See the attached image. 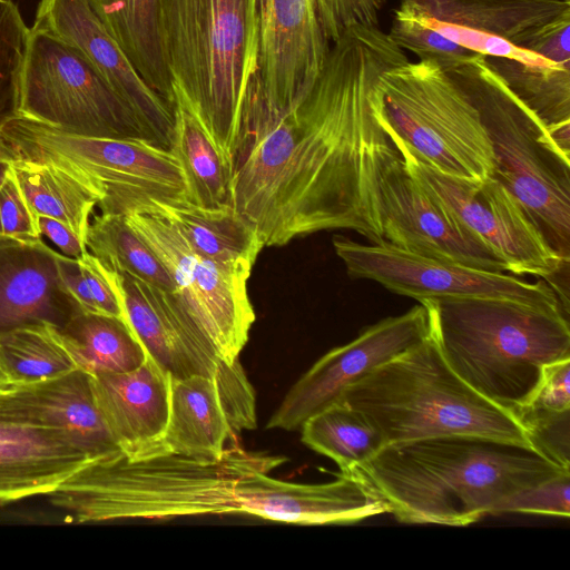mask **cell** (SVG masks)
Instances as JSON below:
<instances>
[{"label":"cell","instance_id":"cell-1","mask_svg":"<svg viewBox=\"0 0 570 570\" xmlns=\"http://www.w3.org/2000/svg\"><path fill=\"white\" fill-rule=\"evenodd\" d=\"M407 60L379 26L354 24L298 102L240 120L232 206L264 247L332 229L384 240L379 183L400 153L376 116L374 91Z\"/></svg>","mask_w":570,"mask_h":570},{"label":"cell","instance_id":"cell-2","mask_svg":"<svg viewBox=\"0 0 570 570\" xmlns=\"http://www.w3.org/2000/svg\"><path fill=\"white\" fill-rule=\"evenodd\" d=\"M353 471L399 522L462 527L510 494L570 470L521 445L441 436L387 444Z\"/></svg>","mask_w":570,"mask_h":570},{"label":"cell","instance_id":"cell-3","mask_svg":"<svg viewBox=\"0 0 570 570\" xmlns=\"http://www.w3.org/2000/svg\"><path fill=\"white\" fill-rule=\"evenodd\" d=\"M285 461L239 446L219 458L118 452L88 463L47 497L76 523L239 513L238 482Z\"/></svg>","mask_w":570,"mask_h":570},{"label":"cell","instance_id":"cell-4","mask_svg":"<svg viewBox=\"0 0 570 570\" xmlns=\"http://www.w3.org/2000/svg\"><path fill=\"white\" fill-rule=\"evenodd\" d=\"M419 303L449 366L510 411L528 402L547 364L570 357L569 316L561 309L495 297Z\"/></svg>","mask_w":570,"mask_h":570},{"label":"cell","instance_id":"cell-5","mask_svg":"<svg viewBox=\"0 0 570 570\" xmlns=\"http://www.w3.org/2000/svg\"><path fill=\"white\" fill-rule=\"evenodd\" d=\"M336 402L363 413L385 445L470 436L533 450L515 414L468 385L431 334L346 386Z\"/></svg>","mask_w":570,"mask_h":570},{"label":"cell","instance_id":"cell-6","mask_svg":"<svg viewBox=\"0 0 570 570\" xmlns=\"http://www.w3.org/2000/svg\"><path fill=\"white\" fill-rule=\"evenodd\" d=\"M164 46L178 95L229 156L256 73L257 0H160Z\"/></svg>","mask_w":570,"mask_h":570},{"label":"cell","instance_id":"cell-7","mask_svg":"<svg viewBox=\"0 0 570 570\" xmlns=\"http://www.w3.org/2000/svg\"><path fill=\"white\" fill-rule=\"evenodd\" d=\"M476 55V53H475ZM404 63L386 71L374 91L389 137L451 176H493V150L473 88L472 59Z\"/></svg>","mask_w":570,"mask_h":570},{"label":"cell","instance_id":"cell-8","mask_svg":"<svg viewBox=\"0 0 570 570\" xmlns=\"http://www.w3.org/2000/svg\"><path fill=\"white\" fill-rule=\"evenodd\" d=\"M472 71L493 150L492 177L520 203L552 249L570 262V158L485 56H473Z\"/></svg>","mask_w":570,"mask_h":570},{"label":"cell","instance_id":"cell-9","mask_svg":"<svg viewBox=\"0 0 570 570\" xmlns=\"http://www.w3.org/2000/svg\"><path fill=\"white\" fill-rule=\"evenodd\" d=\"M0 132L12 158L62 169L98 197L102 214L125 215L149 199H186L176 157L151 141L85 137L21 116Z\"/></svg>","mask_w":570,"mask_h":570},{"label":"cell","instance_id":"cell-10","mask_svg":"<svg viewBox=\"0 0 570 570\" xmlns=\"http://www.w3.org/2000/svg\"><path fill=\"white\" fill-rule=\"evenodd\" d=\"M257 2V67L242 115L293 107L311 90L332 46L354 24L379 26L386 0Z\"/></svg>","mask_w":570,"mask_h":570},{"label":"cell","instance_id":"cell-11","mask_svg":"<svg viewBox=\"0 0 570 570\" xmlns=\"http://www.w3.org/2000/svg\"><path fill=\"white\" fill-rule=\"evenodd\" d=\"M19 116L73 135L154 144L132 108L79 49L33 28L21 76Z\"/></svg>","mask_w":570,"mask_h":570},{"label":"cell","instance_id":"cell-12","mask_svg":"<svg viewBox=\"0 0 570 570\" xmlns=\"http://www.w3.org/2000/svg\"><path fill=\"white\" fill-rule=\"evenodd\" d=\"M124 216L168 269L175 297L212 351L228 364L238 361L255 322L247 292L252 269L225 267L197 255L157 214L132 209Z\"/></svg>","mask_w":570,"mask_h":570},{"label":"cell","instance_id":"cell-13","mask_svg":"<svg viewBox=\"0 0 570 570\" xmlns=\"http://www.w3.org/2000/svg\"><path fill=\"white\" fill-rule=\"evenodd\" d=\"M410 175L443 203L517 275L553 285L569 271L514 196L494 177L482 180L446 175L400 140L390 137Z\"/></svg>","mask_w":570,"mask_h":570},{"label":"cell","instance_id":"cell-14","mask_svg":"<svg viewBox=\"0 0 570 570\" xmlns=\"http://www.w3.org/2000/svg\"><path fill=\"white\" fill-rule=\"evenodd\" d=\"M336 255L353 278L379 283L387 291L419 302L442 298L495 297L558 308L561 302L544 279L527 282L503 272H489L416 255L390 243H357L333 237Z\"/></svg>","mask_w":570,"mask_h":570},{"label":"cell","instance_id":"cell-15","mask_svg":"<svg viewBox=\"0 0 570 570\" xmlns=\"http://www.w3.org/2000/svg\"><path fill=\"white\" fill-rule=\"evenodd\" d=\"M429 335V314L422 304L364 328L353 341L323 355L294 383L266 428L301 429L311 416L334 404L346 386Z\"/></svg>","mask_w":570,"mask_h":570},{"label":"cell","instance_id":"cell-16","mask_svg":"<svg viewBox=\"0 0 570 570\" xmlns=\"http://www.w3.org/2000/svg\"><path fill=\"white\" fill-rule=\"evenodd\" d=\"M383 239L406 252L489 272L503 262L407 171L401 155L379 183Z\"/></svg>","mask_w":570,"mask_h":570},{"label":"cell","instance_id":"cell-17","mask_svg":"<svg viewBox=\"0 0 570 570\" xmlns=\"http://www.w3.org/2000/svg\"><path fill=\"white\" fill-rule=\"evenodd\" d=\"M256 426L255 392L238 360L215 376L170 380L168 425L147 454L219 458L232 436Z\"/></svg>","mask_w":570,"mask_h":570},{"label":"cell","instance_id":"cell-18","mask_svg":"<svg viewBox=\"0 0 570 570\" xmlns=\"http://www.w3.org/2000/svg\"><path fill=\"white\" fill-rule=\"evenodd\" d=\"M31 28L79 49L132 108L154 144L170 149L175 109L142 80L86 0H40Z\"/></svg>","mask_w":570,"mask_h":570},{"label":"cell","instance_id":"cell-19","mask_svg":"<svg viewBox=\"0 0 570 570\" xmlns=\"http://www.w3.org/2000/svg\"><path fill=\"white\" fill-rule=\"evenodd\" d=\"M239 513L304 525L355 523L389 512L387 503L355 471L317 484L254 473L237 484Z\"/></svg>","mask_w":570,"mask_h":570},{"label":"cell","instance_id":"cell-20","mask_svg":"<svg viewBox=\"0 0 570 570\" xmlns=\"http://www.w3.org/2000/svg\"><path fill=\"white\" fill-rule=\"evenodd\" d=\"M109 271L127 323L147 355L171 379L215 376L232 365L212 351L174 293L130 274Z\"/></svg>","mask_w":570,"mask_h":570},{"label":"cell","instance_id":"cell-21","mask_svg":"<svg viewBox=\"0 0 570 570\" xmlns=\"http://www.w3.org/2000/svg\"><path fill=\"white\" fill-rule=\"evenodd\" d=\"M58 256L41 237L0 236V335L30 325L60 330L86 312L62 282Z\"/></svg>","mask_w":570,"mask_h":570},{"label":"cell","instance_id":"cell-22","mask_svg":"<svg viewBox=\"0 0 570 570\" xmlns=\"http://www.w3.org/2000/svg\"><path fill=\"white\" fill-rule=\"evenodd\" d=\"M0 420L61 431L95 460L121 452L97 409L90 374L79 368L11 383L0 391Z\"/></svg>","mask_w":570,"mask_h":570},{"label":"cell","instance_id":"cell-23","mask_svg":"<svg viewBox=\"0 0 570 570\" xmlns=\"http://www.w3.org/2000/svg\"><path fill=\"white\" fill-rule=\"evenodd\" d=\"M170 380L149 356L129 372L90 374L97 409L122 453L147 454L163 439L169 421Z\"/></svg>","mask_w":570,"mask_h":570},{"label":"cell","instance_id":"cell-24","mask_svg":"<svg viewBox=\"0 0 570 570\" xmlns=\"http://www.w3.org/2000/svg\"><path fill=\"white\" fill-rule=\"evenodd\" d=\"M92 461L61 431L0 420V504L48 495Z\"/></svg>","mask_w":570,"mask_h":570},{"label":"cell","instance_id":"cell-25","mask_svg":"<svg viewBox=\"0 0 570 570\" xmlns=\"http://www.w3.org/2000/svg\"><path fill=\"white\" fill-rule=\"evenodd\" d=\"M449 23L500 36L543 53L547 43L570 27V0H401ZM546 56V55H544Z\"/></svg>","mask_w":570,"mask_h":570},{"label":"cell","instance_id":"cell-26","mask_svg":"<svg viewBox=\"0 0 570 570\" xmlns=\"http://www.w3.org/2000/svg\"><path fill=\"white\" fill-rule=\"evenodd\" d=\"M132 209L159 215L197 255L225 267L252 269L264 248L255 229L232 205L204 208L187 199H149Z\"/></svg>","mask_w":570,"mask_h":570},{"label":"cell","instance_id":"cell-27","mask_svg":"<svg viewBox=\"0 0 570 570\" xmlns=\"http://www.w3.org/2000/svg\"><path fill=\"white\" fill-rule=\"evenodd\" d=\"M142 80L174 109L176 94L161 27L160 0H86Z\"/></svg>","mask_w":570,"mask_h":570},{"label":"cell","instance_id":"cell-28","mask_svg":"<svg viewBox=\"0 0 570 570\" xmlns=\"http://www.w3.org/2000/svg\"><path fill=\"white\" fill-rule=\"evenodd\" d=\"M169 150L183 171L188 202L204 208L232 205V157L178 95Z\"/></svg>","mask_w":570,"mask_h":570},{"label":"cell","instance_id":"cell-29","mask_svg":"<svg viewBox=\"0 0 570 570\" xmlns=\"http://www.w3.org/2000/svg\"><path fill=\"white\" fill-rule=\"evenodd\" d=\"M55 335L77 368L91 375L132 371L148 355L126 320L82 312Z\"/></svg>","mask_w":570,"mask_h":570},{"label":"cell","instance_id":"cell-30","mask_svg":"<svg viewBox=\"0 0 570 570\" xmlns=\"http://www.w3.org/2000/svg\"><path fill=\"white\" fill-rule=\"evenodd\" d=\"M11 169L36 217L65 224L86 243L90 215L99 202L91 190L53 165L12 158Z\"/></svg>","mask_w":570,"mask_h":570},{"label":"cell","instance_id":"cell-31","mask_svg":"<svg viewBox=\"0 0 570 570\" xmlns=\"http://www.w3.org/2000/svg\"><path fill=\"white\" fill-rule=\"evenodd\" d=\"M301 430L302 442L332 459L341 472L353 471L385 445L367 417L342 402L311 416Z\"/></svg>","mask_w":570,"mask_h":570},{"label":"cell","instance_id":"cell-32","mask_svg":"<svg viewBox=\"0 0 570 570\" xmlns=\"http://www.w3.org/2000/svg\"><path fill=\"white\" fill-rule=\"evenodd\" d=\"M86 246L109 269L130 274L166 292H175L168 269L124 215L101 213L94 216Z\"/></svg>","mask_w":570,"mask_h":570},{"label":"cell","instance_id":"cell-33","mask_svg":"<svg viewBox=\"0 0 570 570\" xmlns=\"http://www.w3.org/2000/svg\"><path fill=\"white\" fill-rule=\"evenodd\" d=\"M487 59L548 130L570 124V62L538 65L508 58Z\"/></svg>","mask_w":570,"mask_h":570},{"label":"cell","instance_id":"cell-34","mask_svg":"<svg viewBox=\"0 0 570 570\" xmlns=\"http://www.w3.org/2000/svg\"><path fill=\"white\" fill-rule=\"evenodd\" d=\"M0 354L11 383L50 379L77 370L48 325H30L1 334Z\"/></svg>","mask_w":570,"mask_h":570},{"label":"cell","instance_id":"cell-35","mask_svg":"<svg viewBox=\"0 0 570 570\" xmlns=\"http://www.w3.org/2000/svg\"><path fill=\"white\" fill-rule=\"evenodd\" d=\"M28 28L11 0H0V127L19 116Z\"/></svg>","mask_w":570,"mask_h":570},{"label":"cell","instance_id":"cell-36","mask_svg":"<svg viewBox=\"0 0 570 570\" xmlns=\"http://www.w3.org/2000/svg\"><path fill=\"white\" fill-rule=\"evenodd\" d=\"M387 35L399 48L411 51L419 60L448 62L475 55L423 24L402 2L394 11Z\"/></svg>","mask_w":570,"mask_h":570},{"label":"cell","instance_id":"cell-37","mask_svg":"<svg viewBox=\"0 0 570 570\" xmlns=\"http://www.w3.org/2000/svg\"><path fill=\"white\" fill-rule=\"evenodd\" d=\"M402 3H405L423 24L474 53H480L485 57L508 58L538 65H556L567 62L556 61L540 52L523 49L493 33L433 19L420 12L411 4L406 2Z\"/></svg>","mask_w":570,"mask_h":570},{"label":"cell","instance_id":"cell-38","mask_svg":"<svg viewBox=\"0 0 570 570\" xmlns=\"http://www.w3.org/2000/svg\"><path fill=\"white\" fill-rule=\"evenodd\" d=\"M534 451L570 470V410L547 412L525 406L513 411Z\"/></svg>","mask_w":570,"mask_h":570},{"label":"cell","instance_id":"cell-39","mask_svg":"<svg viewBox=\"0 0 570 570\" xmlns=\"http://www.w3.org/2000/svg\"><path fill=\"white\" fill-rule=\"evenodd\" d=\"M533 513L568 519L570 517V471H562L504 498L491 514Z\"/></svg>","mask_w":570,"mask_h":570},{"label":"cell","instance_id":"cell-40","mask_svg":"<svg viewBox=\"0 0 570 570\" xmlns=\"http://www.w3.org/2000/svg\"><path fill=\"white\" fill-rule=\"evenodd\" d=\"M0 236L41 237L37 217L30 209L11 167L0 186Z\"/></svg>","mask_w":570,"mask_h":570},{"label":"cell","instance_id":"cell-41","mask_svg":"<svg viewBox=\"0 0 570 570\" xmlns=\"http://www.w3.org/2000/svg\"><path fill=\"white\" fill-rule=\"evenodd\" d=\"M522 406L547 412L570 410V357L543 367L538 385Z\"/></svg>","mask_w":570,"mask_h":570},{"label":"cell","instance_id":"cell-42","mask_svg":"<svg viewBox=\"0 0 570 570\" xmlns=\"http://www.w3.org/2000/svg\"><path fill=\"white\" fill-rule=\"evenodd\" d=\"M78 261L97 312L126 320L110 271L89 252Z\"/></svg>","mask_w":570,"mask_h":570},{"label":"cell","instance_id":"cell-43","mask_svg":"<svg viewBox=\"0 0 570 570\" xmlns=\"http://www.w3.org/2000/svg\"><path fill=\"white\" fill-rule=\"evenodd\" d=\"M37 224L40 235L50 239L62 255L81 259L88 253L86 243L65 224L46 216H37Z\"/></svg>","mask_w":570,"mask_h":570},{"label":"cell","instance_id":"cell-44","mask_svg":"<svg viewBox=\"0 0 570 570\" xmlns=\"http://www.w3.org/2000/svg\"><path fill=\"white\" fill-rule=\"evenodd\" d=\"M59 273L67 289L86 312L98 313L78 259L59 253Z\"/></svg>","mask_w":570,"mask_h":570},{"label":"cell","instance_id":"cell-45","mask_svg":"<svg viewBox=\"0 0 570 570\" xmlns=\"http://www.w3.org/2000/svg\"><path fill=\"white\" fill-rule=\"evenodd\" d=\"M11 159V153L6 142L3 141L0 132V186L2 185L6 176L10 170Z\"/></svg>","mask_w":570,"mask_h":570},{"label":"cell","instance_id":"cell-46","mask_svg":"<svg viewBox=\"0 0 570 570\" xmlns=\"http://www.w3.org/2000/svg\"><path fill=\"white\" fill-rule=\"evenodd\" d=\"M11 384L2 356L0 354V391Z\"/></svg>","mask_w":570,"mask_h":570}]
</instances>
